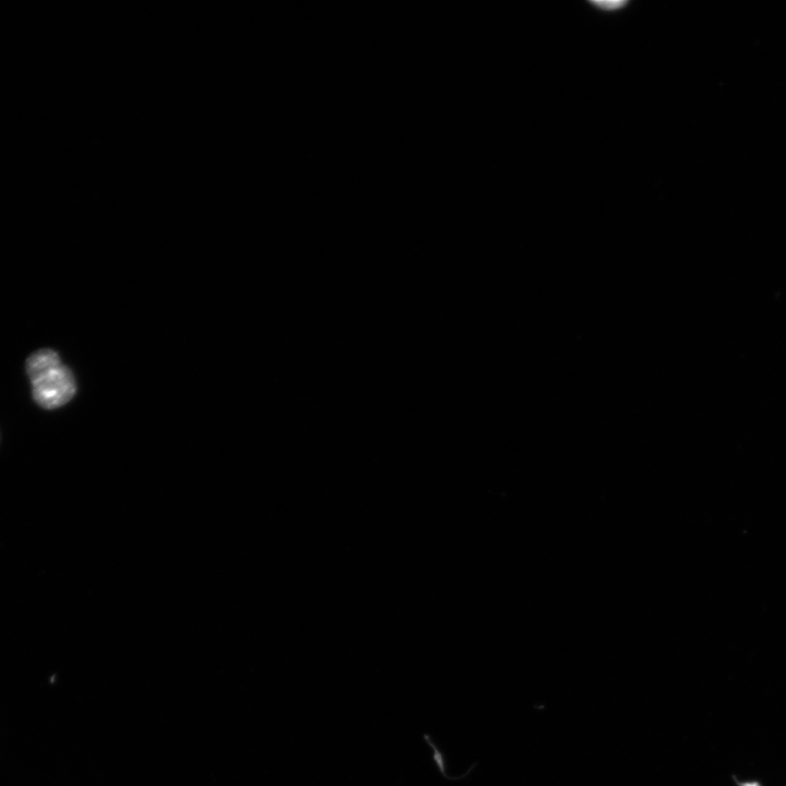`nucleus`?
Here are the masks:
<instances>
[{
    "label": "nucleus",
    "mask_w": 786,
    "mask_h": 786,
    "mask_svg": "<svg viewBox=\"0 0 786 786\" xmlns=\"http://www.w3.org/2000/svg\"><path fill=\"white\" fill-rule=\"evenodd\" d=\"M27 372L33 398L44 409L61 408L77 393L73 372L53 350L45 349L33 353L27 361Z\"/></svg>",
    "instance_id": "1"
},
{
    "label": "nucleus",
    "mask_w": 786,
    "mask_h": 786,
    "mask_svg": "<svg viewBox=\"0 0 786 786\" xmlns=\"http://www.w3.org/2000/svg\"><path fill=\"white\" fill-rule=\"evenodd\" d=\"M591 4L595 8H598V9H601V10H604V11L619 10V9H622L625 5H627L626 2H616V0H614V2H591Z\"/></svg>",
    "instance_id": "2"
},
{
    "label": "nucleus",
    "mask_w": 786,
    "mask_h": 786,
    "mask_svg": "<svg viewBox=\"0 0 786 786\" xmlns=\"http://www.w3.org/2000/svg\"><path fill=\"white\" fill-rule=\"evenodd\" d=\"M741 786H760V785L757 783H749V784H743Z\"/></svg>",
    "instance_id": "3"
}]
</instances>
